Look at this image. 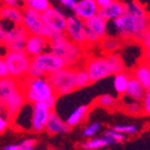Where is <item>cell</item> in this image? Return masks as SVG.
<instances>
[{"instance_id":"cell-39","label":"cell","mask_w":150,"mask_h":150,"mask_svg":"<svg viewBox=\"0 0 150 150\" xmlns=\"http://www.w3.org/2000/svg\"><path fill=\"white\" fill-rule=\"evenodd\" d=\"M58 1L62 6H65L67 8H73V6L76 5V3H77V0H58Z\"/></svg>"},{"instance_id":"cell-6","label":"cell","mask_w":150,"mask_h":150,"mask_svg":"<svg viewBox=\"0 0 150 150\" xmlns=\"http://www.w3.org/2000/svg\"><path fill=\"white\" fill-rule=\"evenodd\" d=\"M49 83L55 93V95L61 96L66 95L77 89L76 85V76H74V69L66 66L55 73L47 76Z\"/></svg>"},{"instance_id":"cell-23","label":"cell","mask_w":150,"mask_h":150,"mask_svg":"<svg viewBox=\"0 0 150 150\" xmlns=\"http://www.w3.org/2000/svg\"><path fill=\"white\" fill-rule=\"evenodd\" d=\"M90 110V106L89 105H81L78 107H76L73 109V112H71L70 115L67 117L66 119V122L70 127H73V126H77L79 125L85 118L88 115Z\"/></svg>"},{"instance_id":"cell-18","label":"cell","mask_w":150,"mask_h":150,"mask_svg":"<svg viewBox=\"0 0 150 150\" xmlns=\"http://www.w3.org/2000/svg\"><path fill=\"white\" fill-rule=\"evenodd\" d=\"M23 19V10L17 6L1 5L0 6V21L10 22L12 25H19Z\"/></svg>"},{"instance_id":"cell-28","label":"cell","mask_w":150,"mask_h":150,"mask_svg":"<svg viewBox=\"0 0 150 150\" xmlns=\"http://www.w3.org/2000/svg\"><path fill=\"white\" fill-rule=\"evenodd\" d=\"M23 5L37 12H41V13L52 6L49 0H23Z\"/></svg>"},{"instance_id":"cell-14","label":"cell","mask_w":150,"mask_h":150,"mask_svg":"<svg viewBox=\"0 0 150 150\" xmlns=\"http://www.w3.org/2000/svg\"><path fill=\"white\" fill-rule=\"evenodd\" d=\"M25 101L27 100H25V97H24V94H23L22 89L16 91L15 94L10 95L8 97H6L4 100V101H1L3 105H4V108H5V114L10 119L15 118V115L18 114L21 112V109L23 108Z\"/></svg>"},{"instance_id":"cell-22","label":"cell","mask_w":150,"mask_h":150,"mask_svg":"<svg viewBox=\"0 0 150 150\" xmlns=\"http://www.w3.org/2000/svg\"><path fill=\"white\" fill-rule=\"evenodd\" d=\"M145 91H146L145 86L131 76L125 95H126L127 97H130L131 100H134V101H143Z\"/></svg>"},{"instance_id":"cell-1","label":"cell","mask_w":150,"mask_h":150,"mask_svg":"<svg viewBox=\"0 0 150 150\" xmlns=\"http://www.w3.org/2000/svg\"><path fill=\"white\" fill-rule=\"evenodd\" d=\"M113 28L122 41H139L150 28V15L138 0H131L124 13L113 21Z\"/></svg>"},{"instance_id":"cell-4","label":"cell","mask_w":150,"mask_h":150,"mask_svg":"<svg viewBox=\"0 0 150 150\" xmlns=\"http://www.w3.org/2000/svg\"><path fill=\"white\" fill-rule=\"evenodd\" d=\"M66 67L65 61L53 52H43L31 58L27 76L29 77H47Z\"/></svg>"},{"instance_id":"cell-11","label":"cell","mask_w":150,"mask_h":150,"mask_svg":"<svg viewBox=\"0 0 150 150\" xmlns=\"http://www.w3.org/2000/svg\"><path fill=\"white\" fill-rule=\"evenodd\" d=\"M65 35L72 42L88 48V46H86V37H85V23L76 15L67 17Z\"/></svg>"},{"instance_id":"cell-29","label":"cell","mask_w":150,"mask_h":150,"mask_svg":"<svg viewBox=\"0 0 150 150\" xmlns=\"http://www.w3.org/2000/svg\"><path fill=\"white\" fill-rule=\"evenodd\" d=\"M139 42L143 47V59L150 61V28L141 37Z\"/></svg>"},{"instance_id":"cell-15","label":"cell","mask_w":150,"mask_h":150,"mask_svg":"<svg viewBox=\"0 0 150 150\" xmlns=\"http://www.w3.org/2000/svg\"><path fill=\"white\" fill-rule=\"evenodd\" d=\"M49 43H51L49 39L42 35H29L24 51L27 52L29 57L33 58L35 55H39L46 52L47 48H49Z\"/></svg>"},{"instance_id":"cell-40","label":"cell","mask_w":150,"mask_h":150,"mask_svg":"<svg viewBox=\"0 0 150 150\" xmlns=\"http://www.w3.org/2000/svg\"><path fill=\"white\" fill-rule=\"evenodd\" d=\"M35 144H36V141L33 139V138H27V139H24V141L21 143L22 146H27V148H34Z\"/></svg>"},{"instance_id":"cell-12","label":"cell","mask_w":150,"mask_h":150,"mask_svg":"<svg viewBox=\"0 0 150 150\" xmlns=\"http://www.w3.org/2000/svg\"><path fill=\"white\" fill-rule=\"evenodd\" d=\"M52 113L46 102L31 103V117H30V130L34 132H42L46 129V124Z\"/></svg>"},{"instance_id":"cell-17","label":"cell","mask_w":150,"mask_h":150,"mask_svg":"<svg viewBox=\"0 0 150 150\" xmlns=\"http://www.w3.org/2000/svg\"><path fill=\"white\" fill-rule=\"evenodd\" d=\"M125 10H126V3H122L120 0H114L110 4H107L105 6H101L98 10V15L102 16L106 21L113 22L115 18L120 17Z\"/></svg>"},{"instance_id":"cell-34","label":"cell","mask_w":150,"mask_h":150,"mask_svg":"<svg viewBox=\"0 0 150 150\" xmlns=\"http://www.w3.org/2000/svg\"><path fill=\"white\" fill-rule=\"evenodd\" d=\"M103 136L108 137V138H110V139H113L115 143H117V142H122V141L126 139V134L120 133V132H118V131H115V130H113V129L105 131Z\"/></svg>"},{"instance_id":"cell-16","label":"cell","mask_w":150,"mask_h":150,"mask_svg":"<svg viewBox=\"0 0 150 150\" xmlns=\"http://www.w3.org/2000/svg\"><path fill=\"white\" fill-rule=\"evenodd\" d=\"M98 10L100 6L97 5L96 0H78L72 8L73 15H76L84 22L97 15Z\"/></svg>"},{"instance_id":"cell-8","label":"cell","mask_w":150,"mask_h":150,"mask_svg":"<svg viewBox=\"0 0 150 150\" xmlns=\"http://www.w3.org/2000/svg\"><path fill=\"white\" fill-rule=\"evenodd\" d=\"M22 25L28 30L30 35H42L47 37V39H49V36L52 34V31L46 27L41 12H37L25 6L23 8Z\"/></svg>"},{"instance_id":"cell-24","label":"cell","mask_w":150,"mask_h":150,"mask_svg":"<svg viewBox=\"0 0 150 150\" xmlns=\"http://www.w3.org/2000/svg\"><path fill=\"white\" fill-rule=\"evenodd\" d=\"M121 42H122V40L120 37L107 35L101 40V42H100V47H101L103 53L110 54V53H115L119 51L120 47H121Z\"/></svg>"},{"instance_id":"cell-44","label":"cell","mask_w":150,"mask_h":150,"mask_svg":"<svg viewBox=\"0 0 150 150\" xmlns=\"http://www.w3.org/2000/svg\"><path fill=\"white\" fill-rule=\"evenodd\" d=\"M4 110H5V108H4V105H3V102H1V101H0V114H1Z\"/></svg>"},{"instance_id":"cell-5","label":"cell","mask_w":150,"mask_h":150,"mask_svg":"<svg viewBox=\"0 0 150 150\" xmlns=\"http://www.w3.org/2000/svg\"><path fill=\"white\" fill-rule=\"evenodd\" d=\"M49 51L57 54L58 57H60L65 61L66 66L72 67L77 62H79V60L83 58L86 48L72 42L65 35L64 37H61L59 40L51 41V43H49Z\"/></svg>"},{"instance_id":"cell-9","label":"cell","mask_w":150,"mask_h":150,"mask_svg":"<svg viewBox=\"0 0 150 150\" xmlns=\"http://www.w3.org/2000/svg\"><path fill=\"white\" fill-rule=\"evenodd\" d=\"M108 21H106L98 13L91 17L90 19L85 21V37L86 46L90 47L94 45H98L108 33Z\"/></svg>"},{"instance_id":"cell-27","label":"cell","mask_w":150,"mask_h":150,"mask_svg":"<svg viewBox=\"0 0 150 150\" xmlns=\"http://www.w3.org/2000/svg\"><path fill=\"white\" fill-rule=\"evenodd\" d=\"M74 76H76V85H77V89L85 88L86 85H89V84L91 83L90 76H89L88 71L85 70V67L74 69Z\"/></svg>"},{"instance_id":"cell-10","label":"cell","mask_w":150,"mask_h":150,"mask_svg":"<svg viewBox=\"0 0 150 150\" xmlns=\"http://www.w3.org/2000/svg\"><path fill=\"white\" fill-rule=\"evenodd\" d=\"M29 35L30 34L28 33V30L22 24H19V25H12L11 28L7 29L5 41H4V48L10 52L24 51Z\"/></svg>"},{"instance_id":"cell-25","label":"cell","mask_w":150,"mask_h":150,"mask_svg":"<svg viewBox=\"0 0 150 150\" xmlns=\"http://www.w3.org/2000/svg\"><path fill=\"white\" fill-rule=\"evenodd\" d=\"M130 77H131V74H129L125 71H121V72L114 74L113 85H114V90L117 91L118 95H125L126 89H127V85H129Z\"/></svg>"},{"instance_id":"cell-33","label":"cell","mask_w":150,"mask_h":150,"mask_svg":"<svg viewBox=\"0 0 150 150\" xmlns=\"http://www.w3.org/2000/svg\"><path fill=\"white\" fill-rule=\"evenodd\" d=\"M113 130L120 132V133H124V134H134L138 131V127L136 125H132V124H129V125H114Z\"/></svg>"},{"instance_id":"cell-20","label":"cell","mask_w":150,"mask_h":150,"mask_svg":"<svg viewBox=\"0 0 150 150\" xmlns=\"http://www.w3.org/2000/svg\"><path fill=\"white\" fill-rule=\"evenodd\" d=\"M131 76L148 88L150 85V61L142 59L132 70Z\"/></svg>"},{"instance_id":"cell-19","label":"cell","mask_w":150,"mask_h":150,"mask_svg":"<svg viewBox=\"0 0 150 150\" xmlns=\"http://www.w3.org/2000/svg\"><path fill=\"white\" fill-rule=\"evenodd\" d=\"M70 126L67 125L66 120L61 119V117H59L55 112L52 110L49 119L46 124V129L45 131L49 134H60V133H65L70 131Z\"/></svg>"},{"instance_id":"cell-21","label":"cell","mask_w":150,"mask_h":150,"mask_svg":"<svg viewBox=\"0 0 150 150\" xmlns=\"http://www.w3.org/2000/svg\"><path fill=\"white\" fill-rule=\"evenodd\" d=\"M21 81L13 78V77H5L0 79V101H4L6 97L15 94L16 91L21 90Z\"/></svg>"},{"instance_id":"cell-26","label":"cell","mask_w":150,"mask_h":150,"mask_svg":"<svg viewBox=\"0 0 150 150\" xmlns=\"http://www.w3.org/2000/svg\"><path fill=\"white\" fill-rule=\"evenodd\" d=\"M113 143H115L113 139L108 138L106 136H102V137H98V138H91V139L85 141L84 143H82L81 148L84 150H97L100 148L107 146V145L113 144Z\"/></svg>"},{"instance_id":"cell-32","label":"cell","mask_w":150,"mask_h":150,"mask_svg":"<svg viewBox=\"0 0 150 150\" xmlns=\"http://www.w3.org/2000/svg\"><path fill=\"white\" fill-rule=\"evenodd\" d=\"M100 129H101V124L95 121V122H91L90 125H88L85 129H83L82 134H83V137H85V138H91V137H94L98 132Z\"/></svg>"},{"instance_id":"cell-31","label":"cell","mask_w":150,"mask_h":150,"mask_svg":"<svg viewBox=\"0 0 150 150\" xmlns=\"http://www.w3.org/2000/svg\"><path fill=\"white\" fill-rule=\"evenodd\" d=\"M96 103L103 108H112L117 103V100L109 94H105L96 98Z\"/></svg>"},{"instance_id":"cell-7","label":"cell","mask_w":150,"mask_h":150,"mask_svg":"<svg viewBox=\"0 0 150 150\" xmlns=\"http://www.w3.org/2000/svg\"><path fill=\"white\" fill-rule=\"evenodd\" d=\"M4 59L7 64L11 77L21 81L27 76L28 69L30 66L31 57H29L25 51H21V52L7 51L4 55Z\"/></svg>"},{"instance_id":"cell-42","label":"cell","mask_w":150,"mask_h":150,"mask_svg":"<svg viewBox=\"0 0 150 150\" xmlns=\"http://www.w3.org/2000/svg\"><path fill=\"white\" fill-rule=\"evenodd\" d=\"M21 149H22L21 144H10L4 148V150H21Z\"/></svg>"},{"instance_id":"cell-30","label":"cell","mask_w":150,"mask_h":150,"mask_svg":"<svg viewBox=\"0 0 150 150\" xmlns=\"http://www.w3.org/2000/svg\"><path fill=\"white\" fill-rule=\"evenodd\" d=\"M125 112L131 115H138L141 113H143V105H142V101H134L132 100L131 102L126 103L124 107Z\"/></svg>"},{"instance_id":"cell-41","label":"cell","mask_w":150,"mask_h":150,"mask_svg":"<svg viewBox=\"0 0 150 150\" xmlns=\"http://www.w3.org/2000/svg\"><path fill=\"white\" fill-rule=\"evenodd\" d=\"M3 3L5 5H10V6H17L21 7V4L23 3V0H3Z\"/></svg>"},{"instance_id":"cell-3","label":"cell","mask_w":150,"mask_h":150,"mask_svg":"<svg viewBox=\"0 0 150 150\" xmlns=\"http://www.w3.org/2000/svg\"><path fill=\"white\" fill-rule=\"evenodd\" d=\"M22 91L29 103L45 102L49 97L55 95L48 78L45 77H29L25 76L21 79Z\"/></svg>"},{"instance_id":"cell-36","label":"cell","mask_w":150,"mask_h":150,"mask_svg":"<svg viewBox=\"0 0 150 150\" xmlns=\"http://www.w3.org/2000/svg\"><path fill=\"white\" fill-rule=\"evenodd\" d=\"M8 76H10V72H8L7 64H6L5 59L0 57V79L5 78V77H8Z\"/></svg>"},{"instance_id":"cell-2","label":"cell","mask_w":150,"mask_h":150,"mask_svg":"<svg viewBox=\"0 0 150 150\" xmlns=\"http://www.w3.org/2000/svg\"><path fill=\"white\" fill-rule=\"evenodd\" d=\"M85 70L91 82H98L112 74L125 71V65L118 53H110L105 57H94L86 60Z\"/></svg>"},{"instance_id":"cell-35","label":"cell","mask_w":150,"mask_h":150,"mask_svg":"<svg viewBox=\"0 0 150 150\" xmlns=\"http://www.w3.org/2000/svg\"><path fill=\"white\" fill-rule=\"evenodd\" d=\"M142 105H143V113L145 115H150V85L146 88V91H145L144 98L142 101Z\"/></svg>"},{"instance_id":"cell-37","label":"cell","mask_w":150,"mask_h":150,"mask_svg":"<svg viewBox=\"0 0 150 150\" xmlns=\"http://www.w3.org/2000/svg\"><path fill=\"white\" fill-rule=\"evenodd\" d=\"M10 118L7 115H3V113L0 114V134L4 133L7 127H8V125H10Z\"/></svg>"},{"instance_id":"cell-45","label":"cell","mask_w":150,"mask_h":150,"mask_svg":"<svg viewBox=\"0 0 150 150\" xmlns=\"http://www.w3.org/2000/svg\"><path fill=\"white\" fill-rule=\"evenodd\" d=\"M22 146V145H21ZM21 150H35V148H27V146H22Z\"/></svg>"},{"instance_id":"cell-38","label":"cell","mask_w":150,"mask_h":150,"mask_svg":"<svg viewBox=\"0 0 150 150\" xmlns=\"http://www.w3.org/2000/svg\"><path fill=\"white\" fill-rule=\"evenodd\" d=\"M6 33H7V28L5 27V23L0 21V45H4Z\"/></svg>"},{"instance_id":"cell-13","label":"cell","mask_w":150,"mask_h":150,"mask_svg":"<svg viewBox=\"0 0 150 150\" xmlns=\"http://www.w3.org/2000/svg\"><path fill=\"white\" fill-rule=\"evenodd\" d=\"M42 18L46 24V27L51 30L52 33L54 31H61L65 33L66 24H67V17L61 10L58 7L51 6L47 8L45 12H42Z\"/></svg>"},{"instance_id":"cell-43","label":"cell","mask_w":150,"mask_h":150,"mask_svg":"<svg viewBox=\"0 0 150 150\" xmlns=\"http://www.w3.org/2000/svg\"><path fill=\"white\" fill-rule=\"evenodd\" d=\"M112 1H114V0H96V3H97V5L101 7V6H105V5H107V4H110Z\"/></svg>"}]
</instances>
